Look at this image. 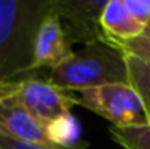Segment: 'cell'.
Wrapping results in <instances>:
<instances>
[{"mask_svg":"<svg viewBox=\"0 0 150 149\" xmlns=\"http://www.w3.org/2000/svg\"><path fill=\"white\" fill-rule=\"evenodd\" d=\"M142 35H144V37H150V21L145 24V29H144V34Z\"/></svg>","mask_w":150,"mask_h":149,"instance_id":"cell-14","label":"cell"},{"mask_svg":"<svg viewBox=\"0 0 150 149\" xmlns=\"http://www.w3.org/2000/svg\"><path fill=\"white\" fill-rule=\"evenodd\" d=\"M101 27L104 38L115 42L137 38L145 29L144 24L131 15L125 0H107L101 15Z\"/></svg>","mask_w":150,"mask_h":149,"instance_id":"cell-8","label":"cell"},{"mask_svg":"<svg viewBox=\"0 0 150 149\" xmlns=\"http://www.w3.org/2000/svg\"><path fill=\"white\" fill-rule=\"evenodd\" d=\"M0 96L21 106L45 128L70 115L75 106L70 91L56 87L48 79L30 76L0 83Z\"/></svg>","mask_w":150,"mask_h":149,"instance_id":"cell-3","label":"cell"},{"mask_svg":"<svg viewBox=\"0 0 150 149\" xmlns=\"http://www.w3.org/2000/svg\"><path fill=\"white\" fill-rule=\"evenodd\" d=\"M74 55L72 42L67 37L59 16L50 8L38 27L34 43V58H32L30 74L40 69L53 71L54 67L66 63Z\"/></svg>","mask_w":150,"mask_h":149,"instance_id":"cell-6","label":"cell"},{"mask_svg":"<svg viewBox=\"0 0 150 149\" xmlns=\"http://www.w3.org/2000/svg\"><path fill=\"white\" fill-rule=\"evenodd\" d=\"M0 135L50 149H61L53 143L46 128L37 119L3 96H0Z\"/></svg>","mask_w":150,"mask_h":149,"instance_id":"cell-7","label":"cell"},{"mask_svg":"<svg viewBox=\"0 0 150 149\" xmlns=\"http://www.w3.org/2000/svg\"><path fill=\"white\" fill-rule=\"evenodd\" d=\"M125 55L126 64V83L136 91L145 108L147 115L150 114V61L141 59L133 55Z\"/></svg>","mask_w":150,"mask_h":149,"instance_id":"cell-9","label":"cell"},{"mask_svg":"<svg viewBox=\"0 0 150 149\" xmlns=\"http://www.w3.org/2000/svg\"><path fill=\"white\" fill-rule=\"evenodd\" d=\"M0 149H50V148L38 146V144H32V143H24V141H18L0 135Z\"/></svg>","mask_w":150,"mask_h":149,"instance_id":"cell-13","label":"cell"},{"mask_svg":"<svg viewBox=\"0 0 150 149\" xmlns=\"http://www.w3.org/2000/svg\"><path fill=\"white\" fill-rule=\"evenodd\" d=\"M75 106L104 117L113 127L147 123V112L141 98L128 83H109L72 91Z\"/></svg>","mask_w":150,"mask_h":149,"instance_id":"cell-4","label":"cell"},{"mask_svg":"<svg viewBox=\"0 0 150 149\" xmlns=\"http://www.w3.org/2000/svg\"><path fill=\"white\" fill-rule=\"evenodd\" d=\"M109 133L112 140L123 149H150V125L110 127Z\"/></svg>","mask_w":150,"mask_h":149,"instance_id":"cell-10","label":"cell"},{"mask_svg":"<svg viewBox=\"0 0 150 149\" xmlns=\"http://www.w3.org/2000/svg\"><path fill=\"white\" fill-rule=\"evenodd\" d=\"M104 40L112 47H115L117 50H120L121 53L133 55L141 59H145V61H150V37L141 35L137 38L126 40V42H115V40H109V38H104Z\"/></svg>","mask_w":150,"mask_h":149,"instance_id":"cell-11","label":"cell"},{"mask_svg":"<svg viewBox=\"0 0 150 149\" xmlns=\"http://www.w3.org/2000/svg\"><path fill=\"white\" fill-rule=\"evenodd\" d=\"M48 80L70 93L109 83H126L125 55L104 38L91 42L50 71Z\"/></svg>","mask_w":150,"mask_h":149,"instance_id":"cell-2","label":"cell"},{"mask_svg":"<svg viewBox=\"0 0 150 149\" xmlns=\"http://www.w3.org/2000/svg\"><path fill=\"white\" fill-rule=\"evenodd\" d=\"M51 0H0V83L30 76L38 27Z\"/></svg>","mask_w":150,"mask_h":149,"instance_id":"cell-1","label":"cell"},{"mask_svg":"<svg viewBox=\"0 0 150 149\" xmlns=\"http://www.w3.org/2000/svg\"><path fill=\"white\" fill-rule=\"evenodd\" d=\"M105 3L107 0H51V8L62 21L72 45H88L104 38L101 15Z\"/></svg>","mask_w":150,"mask_h":149,"instance_id":"cell-5","label":"cell"},{"mask_svg":"<svg viewBox=\"0 0 150 149\" xmlns=\"http://www.w3.org/2000/svg\"><path fill=\"white\" fill-rule=\"evenodd\" d=\"M147 123H149V125H150V114L147 115Z\"/></svg>","mask_w":150,"mask_h":149,"instance_id":"cell-15","label":"cell"},{"mask_svg":"<svg viewBox=\"0 0 150 149\" xmlns=\"http://www.w3.org/2000/svg\"><path fill=\"white\" fill-rule=\"evenodd\" d=\"M125 3L131 15L144 26L150 21V0H125Z\"/></svg>","mask_w":150,"mask_h":149,"instance_id":"cell-12","label":"cell"}]
</instances>
